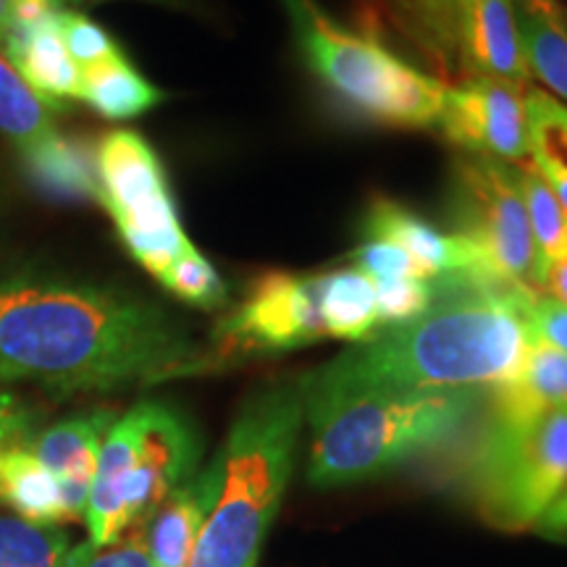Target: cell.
<instances>
[{"mask_svg":"<svg viewBox=\"0 0 567 567\" xmlns=\"http://www.w3.org/2000/svg\"><path fill=\"white\" fill-rule=\"evenodd\" d=\"M471 494L488 526L526 530L567 484V405L534 417H488L471 457Z\"/></svg>","mask_w":567,"mask_h":567,"instance_id":"52a82bcc","label":"cell"},{"mask_svg":"<svg viewBox=\"0 0 567 567\" xmlns=\"http://www.w3.org/2000/svg\"><path fill=\"white\" fill-rule=\"evenodd\" d=\"M9 13H11V0H0V48H3L6 30H9Z\"/></svg>","mask_w":567,"mask_h":567,"instance_id":"74e56055","label":"cell"},{"mask_svg":"<svg viewBox=\"0 0 567 567\" xmlns=\"http://www.w3.org/2000/svg\"><path fill=\"white\" fill-rule=\"evenodd\" d=\"M354 6V19H358L360 32L368 38L379 40L386 30V17H384V0H352Z\"/></svg>","mask_w":567,"mask_h":567,"instance_id":"d590c367","label":"cell"},{"mask_svg":"<svg viewBox=\"0 0 567 567\" xmlns=\"http://www.w3.org/2000/svg\"><path fill=\"white\" fill-rule=\"evenodd\" d=\"M66 530L0 515V567H66Z\"/></svg>","mask_w":567,"mask_h":567,"instance_id":"484cf974","label":"cell"},{"mask_svg":"<svg viewBox=\"0 0 567 567\" xmlns=\"http://www.w3.org/2000/svg\"><path fill=\"white\" fill-rule=\"evenodd\" d=\"M305 66L365 122L394 130H436L450 82L386 51L375 38L344 30L316 0H281Z\"/></svg>","mask_w":567,"mask_h":567,"instance_id":"8992f818","label":"cell"},{"mask_svg":"<svg viewBox=\"0 0 567 567\" xmlns=\"http://www.w3.org/2000/svg\"><path fill=\"white\" fill-rule=\"evenodd\" d=\"M329 337L321 313V274H266L213 329L210 368L243 358L292 352Z\"/></svg>","mask_w":567,"mask_h":567,"instance_id":"30bf717a","label":"cell"},{"mask_svg":"<svg viewBox=\"0 0 567 567\" xmlns=\"http://www.w3.org/2000/svg\"><path fill=\"white\" fill-rule=\"evenodd\" d=\"M513 174L520 189L523 203H526L530 234L538 255V279L551 264L567 258V213L557 195L551 193L549 184L538 176L528 163H513Z\"/></svg>","mask_w":567,"mask_h":567,"instance_id":"d4e9b609","label":"cell"},{"mask_svg":"<svg viewBox=\"0 0 567 567\" xmlns=\"http://www.w3.org/2000/svg\"><path fill=\"white\" fill-rule=\"evenodd\" d=\"M557 405H567V354L530 342L520 373L492 389V417L523 421Z\"/></svg>","mask_w":567,"mask_h":567,"instance_id":"d6986e66","label":"cell"},{"mask_svg":"<svg viewBox=\"0 0 567 567\" xmlns=\"http://www.w3.org/2000/svg\"><path fill=\"white\" fill-rule=\"evenodd\" d=\"M95 200L116 224L126 250L161 279L193 247L182 229L168 174L151 142L132 130L103 134L95 153Z\"/></svg>","mask_w":567,"mask_h":567,"instance_id":"ba28073f","label":"cell"},{"mask_svg":"<svg viewBox=\"0 0 567 567\" xmlns=\"http://www.w3.org/2000/svg\"><path fill=\"white\" fill-rule=\"evenodd\" d=\"M494 76L530 87L515 0H467L460 40V80Z\"/></svg>","mask_w":567,"mask_h":567,"instance_id":"5bb4252c","label":"cell"},{"mask_svg":"<svg viewBox=\"0 0 567 567\" xmlns=\"http://www.w3.org/2000/svg\"><path fill=\"white\" fill-rule=\"evenodd\" d=\"M467 0H384L386 27L431 63L436 80H460V40Z\"/></svg>","mask_w":567,"mask_h":567,"instance_id":"2e32d148","label":"cell"},{"mask_svg":"<svg viewBox=\"0 0 567 567\" xmlns=\"http://www.w3.org/2000/svg\"><path fill=\"white\" fill-rule=\"evenodd\" d=\"M208 368V354L158 305L38 268L0 271V386L113 392Z\"/></svg>","mask_w":567,"mask_h":567,"instance_id":"6da1fadb","label":"cell"},{"mask_svg":"<svg viewBox=\"0 0 567 567\" xmlns=\"http://www.w3.org/2000/svg\"><path fill=\"white\" fill-rule=\"evenodd\" d=\"M321 313L329 337L368 342L381 331L373 279L358 268L321 274Z\"/></svg>","mask_w":567,"mask_h":567,"instance_id":"7402d4cb","label":"cell"},{"mask_svg":"<svg viewBox=\"0 0 567 567\" xmlns=\"http://www.w3.org/2000/svg\"><path fill=\"white\" fill-rule=\"evenodd\" d=\"M302 379L252 392L216 452L218 492L189 567H255L295 471Z\"/></svg>","mask_w":567,"mask_h":567,"instance_id":"277c9868","label":"cell"},{"mask_svg":"<svg viewBox=\"0 0 567 567\" xmlns=\"http://www.w3.org/2000/svg\"><path fill=\"white\" fill-rule=\"evenodd\" d=\"M542 292L567 305V258L557 260V264H551L547 268V274H544V281H542Z\"/></svg>","mask_w":567,"mask_h":567,"instance_id":"8d00e7d4","label":"cell"},{"mask_svg":"<svg viewBox=\"0 0 567 567\" xmlns=\"http://www.w3.org/2000/svg\"><path fill=\"white\" fill-rule=\"evenodd\" d=\"M528 87L494 76H467L450 84L436 130L460 153L505 163L528 161Z\"/></svg>","mask_w":567,"mask_h":567,"instance_id":"8fae6325","label":"cell"},{"mask_svg":"<svg viewBox=\"0 0 567 567\" xmlns=\"http://www.w3.org/2000/svg\"><path fill=\"white\" fill-rule=\"evenodd\" d=\"M536 534L547 538H567V484L559 488V494L549 502L542 517L534 523Z\"/></svg>","mask_w":567,"mask_h":567,"instance_id":"e575fe53","label":"cell"},{"mask_svg":"<svg viewBox=\"0 0 567 567\" xmlns=\"http://www.w3.org/2000/svg\"><path fill=\"white\" fill-rule=\"evenodd\" d=\"M158 281L176 300L193 305V308L221 310L229 302V287H226L221 274L213 268L210 260L195 245L179 255Z\"/></svg>","mask_w":567,"mask_h":567,"instance_id":"4316f807","label":"cell"},{"mask_svg":"<svg viewBox=\"0 0 567 567\" xmlns=\"http://www.w3.org/2000/svg\"><path fill=\"white\" fill-rule=\"evenodd\" d=\"M0 132L17 145V151L24 155V163L45 153L53 142L63 137L55 130L53 111L21 80L6 55H0Z\"/></svg>","mask_w":567,"mask_h":567,"instance_id":"cb8c5ba5","label":"cell"},{"mask_svg":"<svg viewBox=\"0 0 567 567\" xmlns=\"http://www.w3.org/2000/svg\"><path fill=\"white\" fill-rule=\"evenodd\" d=\"M34 442L13 444L0 455V502L17 517L42 526L66 520L59 481L40 463L32 450Z\"/></svg>","mask_w":567,"mask_h":567,"instance_id":"ffe728a7","label":"cell"},{"mask_svg":"<svg viewBox=\"0 0 567 567\" xmlns=\"http://www.w3.org/2000/svg\"><path fill=\"white\" fill-rule=\"evenodd\" d=\"M34 421L38 413L11 389L0 386V455L13 444L34 442Z\"/></svg>","mask_w":567,"mask_h":567,"instance_id":"d6a6232c","label":"cell"},{"mask_svg":"<svg viewBox=\"0 0 567 567\" xmlns=\"http://www.w3.org/2000/svg\"><path fill=\"white\" fill-rule=\"evenodd\" d=\"M538 292L473 279H434L413 321L337 354L352 379L400 392H484L513 381L530 350L526 305Z\"/></svg>","mask_w":567,"mask_h":567,"instance_id":"7a4b0ae2","label":"cell"},{"mask_svg":"<svg viewBox=\"0 0 567 567\" xmlns=\"http://www.w3.org/2000/svg\"><path fill=\"white\" fill-rule=\"evenodd\" d=\"M3 53L51 111H66L69 101H76L82 71L63 45L59 21L21 38H6Z\"/></svg>","mask_w":567,"mask_h":567,"instance_id":"e0dca14e","label":"cell"},{"mask_svg":"<svg viewBox=\"0 0 567 567\" xmlns=\"http://www.w3.org/2000/svg\"><path fill=\"white\" fill-rule=\"evenodd\" d=\"M61 11L63 9L59 6V0H11L6 38H21V34L38 32L42 27L55 24Z\"/></svg>","mask_w":567,"mask_h":567,"instance_id":"836d02e7","label":"cell"},{"mask_svg":"<svg viewBox=\"0 0 567 567\" xmlns=\"http://www.w3.org/2000/svg\"><path fill=\"white\" fill-rule=\"evenodd\" d=\"M310 425L308 481L352 486L450 442L476 413L481 392H400L352 379L337 360L302 375Z\"/></svg>","mask_w":567,"mask_h":567,"instance_id":"3957f363","label":"cell"},{"mask_svg":"<svg viewBox=\"0 0 567 567\" xmlns=\"http://www.w3.org/2000/svg\"><path fill=\"white\" fill-rule=\"evenodd\" d=\"M563 21H565V30H567V6H563Z\"/></svg>","mask_w":567,"mask_h":567,"instance_id":"ab89813d","label":"cell"},{"mask_svg":"<svg viewBox=\"0 0 567 567\" xmlns=\"http://www.w3.org/2000/svg\"><path fill=\"white\" fill-rule=\"evenodd\" d=\"M203 439L179 408L142 400L103 439L84 523L92 547L142 530L155 509L197 473Z\"/></svg>","mask_w":567,"mask_h":567,"instance_id":"5b68a950","label":"cell"},{"mask_svg":"<svg viewBox=\"0 0 567 567\" xmlns=\"http://www.w3.org/2000/svg\"><path fill=\"white\" fill-rule=\"evenodd\" d=\"M59 32L71 61L80 66V71L124 55L118 42L113 40L101 24H95V21L84 17V13L63 9L59 17Z\"/></svg>","mask_w":567,"mask_h":567,"instance_id":"83f0119b","label":"cell"},{"mask_svg":"<svg viewBox=\"0 0 567 567\" xmlns=\"http://www.w3.org/2000/svg\"><path fill=\"white\" fill-rule=\"evenodd\" d=\"M555 3H559V6H563V3H567V0H555Z\"/></svg>","mask_w":567,"mask_h":567,"instance_id":"60d3db41","label":"cell"},{"mask_svg":"<svg viewBox=\"0 0 567 567\" xmlns=\"http://www.w3.org/2000/svg\"><path fill=\"white\" fill-rule=\"evenodd\" d=\"M363 239H381V243L396 245L415 260L425 279H444V276H473V279L492 284H513L494 276L476 247L455 231H442L417 213L408 210L405 205L386 200H373L363 216Z\"/></svg>","mask_w":567,"mask_h":567,"instance_id":"7c38bea8","label":"cell"},{"mask_svg":"<svg viewBox=\"0 0 567 567\" xmlns=\"http://www.w3.org/2000/svg\"><path fill=\"white\" fill-rule=\"evenodd\" d=\"M151 3H163V6H174V3H179V0H151Z\"/></svg>","mask_w":567,"mask_h":567,"instance_id":"f35d334b","label":"cell"},{"mask_svg":"<svg viewBox=\"0 0 567 567\" xmlns=\"http://www.w3.org/2000/svg\"><path fill=\"white\" fill-rule=\"evenodd\" d=\"M517 32L530 82L567 105V30L555 0H515Z\"/></svg>","mask_w":567,"mask_h":567,"instance_id":"ac0fdd59","label":"cell"},{"mask_svg":"<svg viewBox=\"0 0 567 567\" xmlns=\"http://www.w3.org/2000/svg\"><path fill=\"white\" fill-rule=\"evenodd\" d=\"M373 289L384 329L413 321L434 300V279H379Z\"/></svg>","mask_w":567,"mask_h":567,"instance_id":"f1b7e54d","label":"cell"},{"mask_svg":"<svg viewBox=\"0 0 567 567\" xmlns=\"http://www.w3.org/2000/svg\"><path fill=\"white\" fill-rule=\"evenodd\" d=\"M218 492V463L210 460L208 467L197 471L187 484H182L155 509L142 528L147 551L155 567H189Z\"/></svg>","mask_w":567,"mask_h":567,"instance_id":"9a60e30c","label":"cell"},{"mask_svg":"<svg viewBox=\"0 0 567 567\" xmlns=\"http://www.w3.org/2000/svg\"><path fill=\"white\" fill-rule=\"evenodd\" d=\"M76 101L87 103L92 111L111 122H126V118H137L142 113L153 111L155 105L166 101V92L147 82L126 61V55H118V59L97 63L92 69H82Z\"/></svg>","mask_w":567,"mask_h":567,"instance_id":"44dd1931","label":"cell"},{"mask_svg":"<svg viewBox=\"0 0 567 567\" xmlns=\"http://www.w3.org/2000/svg\"><path fill=\"white\" fill-rule=\"evenodd\" d=\"M113 421L116 417L111 410H90V413L63 417L34 436V455L59 481L66 520L84 517L103 439Z\"/></svg>","mask_w":567,"mask_h":567,"instance_id":"4fadbf2b","label":"cell"},{"mask_svg":"<svg viewBox=\"0 0 567 567\" xmlns=\"http://www.w3.org/2000/svg\"><path fill=\"white\" fill-rule=\"evenodd\" d=\"M526 323L530 342L549 344L567 354V305L538 292L526 305Z\"/></svg>","mask_w":567,"mask_h":567,"instance_id":"1f68e13d","label":"cell"},{"mask_svg":"<svg viewBox=\"0 0 567 567\" xmlns=\"http://www.w3.org/2000/svg\"><path fill=\"white\" fill-rule=\"evenodd\" d=\"M450 216L452 231L484 255L494 276L517 289L542 292L534 234L513 163L460 153L452 166Z\"/></svg>","mask_w":567,"mask_h":567,"instance_id":"9c48e42d","label":"cell"},{"mask_svg":"<svg viewBox=\"0 0 567 567\" xmlns=\"http://www.w3.org/2000/svg\"><path fill=\"white\" fill-rule=\"evenodd\" d=\"M352 268L371 276L373 281L379 279H425L421 268L405 250L396 245L381 243V239H363L350 252Z\"/></svg>","mask_w":567,"mask_h":567,"instance_id":"f546056e","label":"cell"},{"mask_svg":"<svg viewBox=\"0 0 567 567\" xmlns=\"http://www.w3.org/2000/svg\"><path fill=\"white\" fill-rule=\"evenodd\" d=\"M66 567H155V563L142 530H137L134 536L118 538L109 547H92L90 542L71 547Z\"/></svg>","mask_w":567,"mask_h":567,"instance_id":"4dcf8cb0","label":"cell"},{"mask_svg":"<svg viewBox=\"0 0 567 567\" xmlns=\"http://www.w3.org/2000/svg\"><path fill=\"white\" fill-rule=\"evenodd\" d=\"M528 166L549 184L567 213V105L530 84L526 92Z\"/></svg>","mask_w":567,"mask_h":567,"instance_id":"603a6c76","label":"cell"}]
</instances>
